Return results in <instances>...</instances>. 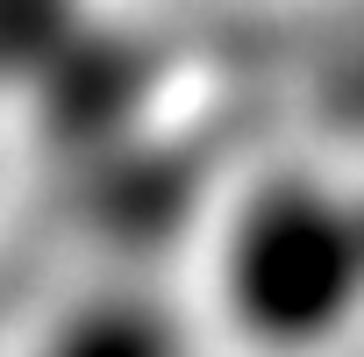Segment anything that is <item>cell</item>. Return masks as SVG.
Segmentation results:
<instances>
[{
	"instance_id": "6da1fadb",
	"label": "cell",
	"mask_w": 364,
	"mask_h": 357,
	"mask_svg": "<svg viewBox=\"0 0 364 357\" xmlns=\"http://www.w3.org/2000/svg\"><path fill=\"white\" fill-rule=\"evenodd\" d=\"M343 236H336V215L328 208H279V215H264V229L250 236V279L243 286H257V279H272L250 307H264L272 321H321L336 300H343Z\"/></svg>"
}]
</instances>
